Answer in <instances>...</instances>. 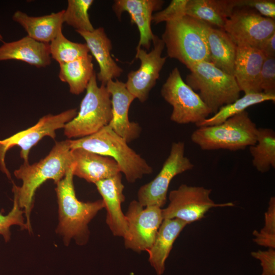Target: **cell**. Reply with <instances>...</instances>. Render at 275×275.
<instances>
[{"label":"cell","mask_w":275,"mask_h":275,"mask_svg":"<svg viewBox=\"0 0 275 275\" xmlns=\"http://www.w3.org/2000/svg\"><path fill=\"white\" fill-rule=\"evenodd\" d=\"M70 140L56 142L44 158L31 165L23 163L14 172L15 176L22 180V184L17 186L13 183L12 191L16 194L19 205L24 211L27 230L30 233L32 232L30 217L36 191L48 179L58 183L73 163Z\"/></svg>","instance_id":"6da1fadb"},{"label":"cell","mask_w":275,"mask_h":275,"mask_svg":"<svg viewBox=\"0 0 275 275\" xmlns=\"http://www.w3.org/2000/svg\"><path fill=\"white\" fill-rule=\"evenodd\" d=\"M73 163L55 188L59 206V224L57 233L68 245L72 239L78 245L89 240L88 224L104 208L102 200L84 202L76 196L73 184Z\"/></svg>","instance_id":"7a4b0ae2"},{"label":"cell","mask_w":275,"mask_h":275,"mask_svg":"<svg viewBox=\"0 0 275 275\" xmlns=\"http://www.w3.org/2000/svg\"><path fill=\"white\" fill-rule=\"evenodd\" d=\"M71 149L82 148L112 158L129 183H133L153 172L152 168L108 125L91 135L70 140Z\"/></svg>","instance_id":"3957f363"},{"label":"cell","mask_w":275,"mask_h":275,"mask_svg":"<svg viewBox=\"0 0 275 275\" xmlns=\"http://www.w3.org/2000/svg\"><path fill=\"white\" fill-rule=\"evenodd\" d=\"M162 40L168 56L178 60L189 69L204 61L210 62L203 22L185 15L166 22Z\"/></svg>","instance_id":"277c9868"},{"label":"cell","mask_w":275,"mask_h":275,"mask_svg":"<svg viewBox=\"0 0 275 275\" xmlns=\"http://www.w3.org/2000/svg\"><path fill=\"white\" fill-rule=\"evenodd\" d=\"M257 129L245 111L221 124L198 127L190 139L203 150L236 151L256 143Z\"/></svg>","instance_id":"5b68a950"},{"label":"cell","mask_w":275,"mask_h":275,"mask_svg":"<svg viewBox=\"0 0 275 275\" xmlns=\"http://www.w3.org/2000/svg\"><path fill=\"white\" fill-rule=\"evenodd\" d=\"M185 82L199 95L211 111L216 113L223 106L240 97V90L233 75L209 62L199 63L189 69Z\"/></svg>","instance_id":"8992f818"},{"label":"cell","mask_w":275,"mask_h":275,"mask_svg":"<svg viewBox=\"0 0 275 275\" xmlns=\"http://www.w3.org/2000/svg\"><path fill=\"white\" fill-rule=\"evenodd\" d=\"M112 119L111 94L105 86H98L95 72L87 86L79 112L64 128V134L69 139L84 138L107 126Z\"/></svg>","instance_id":"52a82bcc"},{"label":"cell","mask_w":275,"mask_h":275,"mask_svg":"<svg viewBox=\"0 0 275 275\" xmlns=\"http://www.w3.org/2000/svg\"><path fill=\"white\" fill-rule=\"evenodd\" d=\"M161 95L172 106L170 119L176 123H194L197 125L212 114L199 95L183 80L176 67L162 85Z\"/></svg>","instance_id":"ba28073f"},{"label":"cell","mask_w":275,"mask_h":275,"mask_svg":"<svg viewBox=\"0 0 275 275\" xmlns=\"http://www.w3.org/2000/svg\"><path fill=\"white\" fill-rule=\"evenodd\" d=\"M211 191L203 186L180 185L169 195V204L162 208L163 219L177 218L188 225L203 218L211 208L234 206L232 202L215 203L210 197Z\"/></svg>","instance_id":"9c48e42d"},{"label":"cell","mask_w":275,"mask_h":275,"mask_svg":"<svg viewBox=\"0 0 275 275\" xmlns=\"http://www.w3.org/2000/svg\"><path fill=\"white\" fill-rule=\"evenodd\" d=\"M77 114L76 108H71L57 115H45L34 126L0 140L1 170L11 179L10 173L5 163V156L8 150L14 146L19 147L21 158L24 160V163H29L28 155L30 149L46 136L54 139L56 131L64 128L66 124L72 120Z\"/></svg>","instance_id":"30bf717a"},{"label":"cell","mask_w":275,"mask_h":275,"mask_svg":"<svg viewBox=\"0 0 275 275\" xmlns=\"http://www.w3.org/2000/svg\"><path fill=\"white\" fill-rule=\"evenodd\" d=\"M183 142H174L170 154L156 176L141 186L137 193L138 201L143 206H156L161 208L166 204L169 185L177 175L191 170L194 164L185 156Z\"/></svg>","instance_id":"8fae6325"},{"label":"cell","mask_w":275,"mask_h":275,"mask_svg":"<svg viewBox=\"0 0 275 275\" xmlns=\"http://www.w3.org/2000/svg\"><path fill=\"white\" fill-rule=\"evenodd\" d=\"M125 216L127 230L123 237L125 248L137 253L147 252L163 220L162 208L156 206L143 207L138 201L133 200Z\"/></svg>","instance_id":"7c38bea8"},{"label":"cell","mask_w":275,"mask_h":275,"mask_svg":"<svg viewBox=\"0 0 275 275\" xmlns=\"http://www.w3.org/2000/svg\"><path fill=\"white\" fill-rule=\"evenodd\" d=\"M223 29L238 45L257 48L275 33V20L247 8L235 9Z\"/></svg>","instance_id":"4fadbf2b"},{"label":"cell","mask_w":275,"mask_h":275,"mask_svg":"<svg viewBox=\"0 0 275 275\" xmlns=\"http://www.w3.org/2000/svg\"><path fill=\"white\" fill-rule=\"evenodd\" d=\"M152 42L154 47L149 52L136 48L135 58L140 60L141 65L138 70L128 73L125 83L128 91L141 102L147 100L167 58L161 57L165 47L162 39L155 35Z\"/></svg>","instance_id":"5bb4252c"},{"label":"cell","mask_w":275,"mask_h":275,"mask_svg":"<svg viewBox=\"0 0 275 275\" xmlns=\"http://www.w3.org/2000/svg\"><path fill=\"white\" fill-rule=\"evenodd\" d=\"M105 86L111 96L112 119L108 125L128 143L138 138L142 130L138 123L128 118L129 107L135 98L125 84L118 79L109 80Z\"/></svg>","instance_id":"9a60e30c"},{"label":"cell","mask_w":275,"mask_h":275,"mask_svg":"<svg viewBox=\"0 0 275 275\" xmlns=\"http://www.w3.org/2000/svg\"><path fill=\"white\" fill-rule=\"evenodd\" d=\"M95 184L106 210V224L114 236L123 238L127 230V222L121 206L125 200L121 173Z\"/></svg>","instance_id":"2e32d148"},{"label":"cell","mask_w":275,"mask_h":275,"mask_svg":"<svg viewBox=\"0 0 275 275\" xmlns=\"http://www.w3.org/2000/svg\"><path fill=\"white\" fill-rule=\"evenodd\" d=\"M164 1L160 0H116L112 6L118 19L123 12L130 16L131 22L136 24L140 32L136 48L148 50L154 37L151 28L153 13L160 9Z\"/></svg>","instance_id":"e0dca14e"},{"label":"cell","mask_w":275,"mask_h":275,"mask_svg":"<svg viewBox=\"0 0 275 275\" xmlns=\"http://www.w3.org/2000/svg\"><path fill=\"white\" fill-rule=\"evenodd\" d=\"M265 59L263 53L256 47L237 46L233 76L244 94L262 93L260 75Z\"/></svg>","instance_id":"ac0fdd59"},{"label":"cell","mask_w":275,"mask_h":275,"mask_svg":"<svg viewBox=\"0 0 275 275\" xmlns=\"http://www.w3.org/2000/svg\"><path fill=\"white\" fill-rule=\"evenodd\" d=\"M73 160V175L88 182H96L121 173L116 161L108 156L82 148L71 149Z\"/></svg>","instance_id":"d6986e66"},{"label":"cell","mask_w":275,"mask_h":275,"mask_svg":"<svg viewBox=\"0 0 275 275\" xmlns=\"http://www.w3.org/2000/svg\"><path fill=\"white\" fill-rule=\"evenodd\" d=\"M76 32L84 39L89 51L98 64L99 71L96 77L101 85L106 86L109 80L120 76L123 70L112 58V42L104 29L99 27L92 32Z\"/></svg>","instance_id":"ffe728a7"},{"label":"cell","mask_w":275,"mask_h":275,"mask_svg":"<svg viewBox=\"0 0 275 275\" xmlns=\"http://www.w3.org/2000/svg\"><path fill=\"white\" fill-rule=\"evenodd\" d=\"M49 44L35 40L29 36L3 43L0 46V61L18 60L37 68L46 67L51 64Z\"/></svg>","instance_id":"44dd1931"},{"label":"cell","mask_w":275,"mask_h":275,"mask_svg":"<svg viewBox=\"0 0 275 275\" xmlns=\"http://www.w3.org/2000/svg\"><path fill=\"white\" fill-rule=\"evenodd\" d=\"M187 225L177 218L163 219L151 247L147 251L149 262L157 275L164 273L166 262L174 243Z\"/></svg>","instance_id":"7402d4cb"},{"label":"cell","mask_w":275,"mask_h":275,"mask_svg":"<svg viewBox=\"0 0 275 275\" xmlns=\"http://www.w3.org/2000/svg\"><path fill=\"white\" fill-rule=\"evenodd\" d=\"M203 23L210 62L233 75L237 45L223 29Z\"/></svg>","instance_id":"603a6c76"},{"label":"cell","mask_w":275,"mask_h":275,"mask_svg":"<svg viewBox=\"0 0 275 275\" xmlns=\"http://www.w3.org/2000/svg\"><path fill=\"white\" fill-rule=\"evenodd\" d=\"M64 10L41 16H30L16 11L12 19L26 31L28 36L37 41L49 44L62 31Z\"/></svg>","instance_id":"cb8c5ba5"},{"label":"cell","mask_w":275,"mask_h":275,"mask_svg":"<svg viewBox=\"0 0 275 275\" xmlns=\"http://www.w3.org/2000/svg\"><path fill=\"white\" fill-rule=\"evenodd\" d=\"M236 8L237 0H188L186 15L223 29Z\"/></svg>","instance_id":"d4e9b609"},{"label":"cell","mask_w":275,"mask_h":275,"mask_svg":"<svg viewBox=\"0 0 275 275\" xmlns=\"http://www.w3.org/2000/svg\"><path fill=\"white\" fill-rule=\"evenodd\" d=\"M59 65L60 79L68 84L70 92L74 95H79L86 90L95 72L92 63V56L89 54Z\"/></svg>","instance_id":"484cf974"},{"label":"cell","mask_w":275,"mask_h":275,"mask_svg":"<svg viewBox=\"0 0 275 275\" xmlns=\"http://www.w3.org/2000/svg\"><path fill=\"white\" fill-rule=\"evenodd\" d=\"M252 164L264 173L275 168V132L269 128H258L256 143L249 147Z\"/></svg>","instance_id":"4316f807"},{"label":"cell","mask_w":275,"mask_h":275,"mask_svg":"<svg viewBox=\"0 0 275 275\" xmlns=\"http://www.w3.org/2000/svg\"><path fill=\"white\" fill-rule=\"evenodd\" d=\"M267 101L274 102L275 95L264 93L244 94L234 102L222 106L212 117H208L196 126L200 127L221 124L228 119L245 111L251 106Z\"/></svg>","instance_id":"83f0119b"},{"label":"cell","mask_w":275,"mask_h":275,"mask_svg":"<svg viewBox=\"0 0 275 275\" xmlns=\"http://www.w3.org/2000/svg\"><path fill=\"white\" fill-rule=\"evenodd\" d=\"M51 58L62 64L74 61L89 54L86 43L74 42L67 39L60 31L49 43Z\"/></svg>","instance_id":"f1b7e54d"},{"label":"cell","mask_w":275,"mask_h":275,"mask_svg":"<svg viewBox=\"0 0 275 275\" xmlns=\"http://www.w3.org/2000/svg\"><path fill=\"white\" fill-rule=\"evenodd\" d=\"M93 2V0H68L67 9L64 10V23L74 28L75 31H94L88 13Z\"/></svg>","instance_id":"f546056e"},{"label":"cell","mask_w":275,"mask_h":275,"mask_svg":"<svg viewBox=\"0 0 275 275\" xmlns=\"http://www.w3.org/2000/svg\"><path fill=\"white\" fill-rule=\"evenodd\" d=\"M254 241L258 245L275 249V198L271 197L264 214V226L260 230H254Z\"/></svg>","instance_id":"4dcf8cb0"},{"label":"cell","mask_w":275,"mask_h":275,"mask_svg":"<svg viewBox=\"0 0 275 275\" xmlns=\"http://www.w3.org/2000/svg\"><path fill=\"white\" fill-rule=\"evenodd\" d=\"M13 193L14 201L12 209L7 215L3 214V211L0 212V235L3 236L6 242L10 240V228L12 226L18 225L21 229L27 230L23 215L24 211L19 205L16 194L14 191Z\"/></svg>","instance_id":"1f68e13d"},{"label":"cell","mask_w":275,"mask_h":275,"mask_svg":"<svg viewBox=\"0 0 275 275\" xmlns=\"http://www.w3.org/2000/svg\"><path fill=\"white\" fill-rule=\"evenodd\" d=\"M187 2L188 0H172L166 8L153 15L152 21L158 24L181 19L186 15Z\"/></svg>","instance_id":"d6a6232c"},{"label":"cell","mask_w":275,"mask_h":275,"mask_svg":"<svg viewBox=\"0 0 275 275\" xmlns=\"http://www.w3.org/2000/svg\"><path fill=\"white\" fill-rule=\"evenodd\" d=\"M262 93L275 95V57H265L260 75Z\"/></svg>","instance_id":"836d02e7"},{"label":"cell","mask_w":275,"mask_h":275,"mask_svg":"<svg viewBox=\"0 0 275 275\" xmlns=\"http://www.w3.org/2000/svg\"><path fill=\"white\" fill-rule=\"evenodd\" d=\"M238 8H249L263 17L275 19L274 0H237Z\"/></svg>","instance_id":"e575fe53"},{"label":"cell","mask_w":275,"mask_h":275,"mask_svg":"<svg viewBox=\"0 0 275 275\" xmlns=\"http://www.w3.org/2000/svg\"><path fill=\"white\" fill-rule=\"evenodd\" d=\"M251 255L260 262L262 268L261 275H275L274 249L268 248L266 251L252 252Z\"/></svg>","instance_id":"d590c367"},{"label":"cell","mask_w":275,"mask_h":275,"mask_svg":"<svg viewBox=\"0 0 275 275\" xmlns=\"http://www.w3.org/2000/svg\"><path fill=\"white\" fill-rule=\"evenodd\" d=\"M257 48L265 57H275V33L264 40Z\"/></svg>","instance_id":"8d00e7d4"},{"label":"cell","mask_w":275,"mask_h":275,"mask_svg":"<svg viewBox=\"0 0 275 275\" xmlns=\"http://www.w3.org/2000/svg\"><path fill=\"white\" fill-rule=\"evenodd\" d=\"M3 37L2 35L0 34V41H3Z\"/></svg>","instance_id":"74e56055"}]
</instances>
